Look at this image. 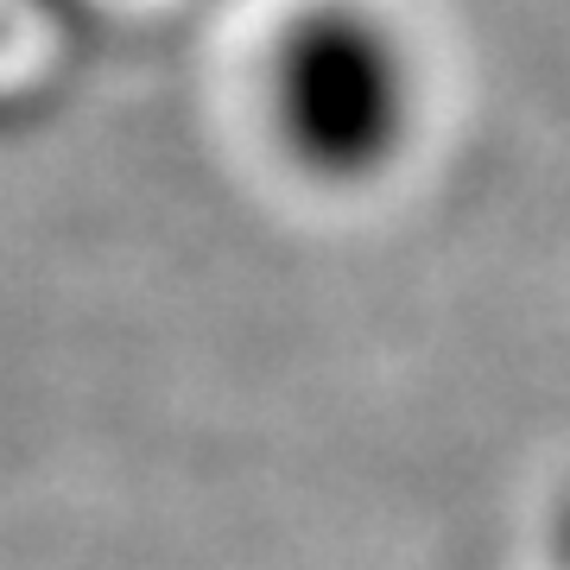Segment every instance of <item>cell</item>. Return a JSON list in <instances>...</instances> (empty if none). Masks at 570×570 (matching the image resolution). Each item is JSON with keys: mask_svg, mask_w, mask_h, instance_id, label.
<instances>
[{"mask_svg": "<svg viewBox=\"0 0 570 570\" xmlns=\"http://www.w3.org/2000/svg\"><path fill=\"white\" fill-rule=\"evenodd\" d=\"M266 134L324 190L381 184L419 134V58L406 32L362 0H311L266 51Z\"/></svg>", "mask_w": 570, "mask_h": 570, "instance_id": "obj_1", "label": "cell"}]
</instances>
